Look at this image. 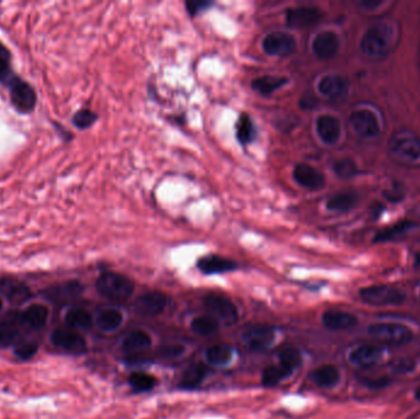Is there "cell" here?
I'll list each match as a JSON object with an SVG mask.
<instances>
[{"label": "cell", "mask_w": 420, "mask_h": 419, "mask_svg": "<svg viewBox=\"0 0 420 419\" xmlns=\"http://www.w3.org/2000/svg\"><path fill=\"white\" fill-rule=\"evenodd\" d=\"M38 352V344L32 339H22L14 345V354L22 360L31 359Z\"/></svg>", "instance_id": "60d3db41"}, {"label": "cell", "mask_w": 420, "mask_h": 419, "mask_svg": "<svg viewBox=\"0 0 420 419\" xmlns=\"http://www.w3.org/2000/svg\"><path fill=\"white\" fill-rule=\"evenodd\" d=\"M67 327L79 332L80 330H89L94 323L90 312L83 307H72L64 316Z\"/></svg>", "instance_id": "f1b7e54d"}, {"label": "cell", "mask_w": 420, "mask_h": 419, "mask_svg": "<svg viewBox=\"0 0 420 419\" xmlns=\"http://www.w3.org/2000/svg\"><path fill=\"white\" fill-rule=\"evenodd\" d=\"M351 128L359 137L371 139L381 133L378 114L369 108H359L351 114Z\"/></svg>", "instance_id": "52a82bcc"}, {"label": "cell", "mask_w": 420, "mask_h": 419, "mask_svg": "<svg viewBox=\"0 0 420 419\" xmlns=\"http://www.w3.org/2000/svg\"><path fill=\"white\" fill-rule=\"evenodd\" d=\"M311 380L322 388H333L341 382V373L335 366H322L311 373Z\"/></svg>", "instance_id": "d4e9b609"}, {"label": "cell", "mask_w": 420, "mask_h": 419, "mask_svg": "<svg viewBox=\"0 0 420 419\" xmlns=\"http://www.w3.org/2000/svg\"><path fill=\"white\" fill-rule=\"evenodd\" d=\"M22 325L19 316L8 317L6 320L0 321V347H9V345H15L17 342H20L22 330L19 327Z\"/></svg>", "instance_id": "cb8c5ba5"}, {"label": "cell", "mask_w": 420, "mask_h": 419, "mask_svg": "<svg viewBox=\"0 0 420 419\" xmlns=\"http://www.w3.org/2000/svg\"><path fill=\"white\" fill-rule=\"evenodd\" d=\"M169 298L161 291H149L139 296L134 302V311L139 316H158L165 310Z\"/></svg>", "instance_id": "4fadbf2b"}, {"label": "cell", "mask_w": 420, "mask_h": 419, "mask_svg": "<svg viewBox=\"0 0 420 419\" xmlns=\"http://www.w3.org/2000/svg\"><path fill=\"white\" fill-rule=\"evenodd\" d=\"M322 17L324 12L317 6H296L287 11V24L290 27L305 28L319 24Z\"/></svg>", "instance_id": "5bb4252c"}, {"label": "cell", "mask_w": 420, "mask_h": 419, "mask_svg": "<svg viewBox=\"0 0 420 419\" xmlns=\"http://www.w3.org/2000/svg\"><path fill=\"white\" fill-rule=\"evenodd\" d=\"M293 371L289 370L287 368L277 364V366H267L266 369L262 373V384L263 386L274 387L282 384L284 380H287L293 375Z\"/></svg>", "instance_id": "836d02e7"}, {"label": "cell", "mask_w": 420, "mask_h": 419, "mask_svg": "<svg viewBox=\"0 0 420 419\" xmlns=\"http://www.w3.org/2000/svg\"><path fill=\"white\" fill-rule=\"evenodd\" d=\"M17 76L11 69V54L3 43L0 42V83L10 86Z\"/></svg>", "instance_id": "74e56055"}, {"label": "cell", "mask_w": 420, "mask_h": 419, "mask_svg": "<svg viewBox=\"0 0 420 419\" xmlns=\"http://www.w3.org/2000/svg\"><path fill=\"white\" fill-rule=\"evenodd\" d=\"M51 342L59 350L69 354H81L86 350V341L78 331L70 328H57L51 334Z\"/></svg>", "instance_id": "9c48e42d"}, {"label": "cell", "mask_w": 420, "mask_h": 419, "mask_svg": "<svg viewBox=\"0 0 420 419\" xmlns=\"http://www.w3.org/2000/svg\"><path fill=\"white\" fill-rule=\"evenodd\" d=\"M293 176L303 189L317 191L325 186V175L309 164H298L294 169Z\"/></svg>", "instance_id": "ac0fdd59"}, {"label": "cell", "mask_w": 420, "mask_h": 419, "mask_svg": "<svg viewBox=\"0 0 420 419\" xmlns=\"http://www.w3.org/2000/svg\"><path fill=\"white\" fill-rule=\"evenodd\" d=\"M84 291V285L78 280H68L58 284L51 285L42 291L47 300L57 305H67L78 299Z\"/></svg>", "instance_id": "8fae6325"}, {"label": "cell", "mask_w": 420, "mask_h": 419, "mask_svg": "<svg viewBox=\"0 0 420 419\" xmlns=\"http://www.w3.org/2000/svg\"><path fill=\"white\" fill-rule=\"evenodd\" d=\"M415 398H417V401H419L420 402V386L417 387V390H415L414 393Z\"/></svg>", "instance_id": "bcb514c9"}, {"label": "cell", "mask_w": 420, "mask_h": 419, "mask_svg": "<svg viewBox=\"0 0 420 419\" xmlns=\"http://www.w3.org/2000/svg\"><path fill=\"white\" fill-rule=\"evenodd\" d=\"M360 298L364 302L373 307H397L405 301V293L392 285H371L362 288Z\"/></svg>", "instance_id": "5b68a950"}, {"label": "cell", "mask_w": 420, "mask_h": 419, "mask_svg": "<svg viewBox=\"0 0 420 419\" xmlns=\"http://www.w3.org/2000/svg\"><path fill=\"white\" fill-rule=\"evenodd\" d=\"M415 225H417V224H415L414 221H398V223H396L394 225L389 226V228H386V229H383V230L378 231V234L375 235L373 241H394V240H397L399 237H405L408 231H410L413 228H415Z\"/></svg>", "instance_id": "1f68e13d"}, {"label": "cell", "mask_w": 420, "mask_h": 419, "mask_svg": "<svg viewBox=\"0 0 420 419\" xmlns=\"http://www.w3.org/2000/svg\"><path fill=\"white\" fill-rule=\"evenodd\" d=\"M186 6L190 15L196 17L199 12H202L207 8H209L210 3H208V1H187Z\"/></svg>", "instance_id": "ee69618b"}, {"label": "cell", "mask_w": 420, "mask_h": 419, "mask_svg": "<svg viewBox=\"0 0 420 419\" xmlns=\"http://www.w3.org/2000/svg\"><path fill=\"white\" fill-rule=\"evenodd\" d=\"M332 169L335 175L342 180H351V178H355L359 173L357 162H354L351 157H342L333 164Z\"/></svg>", "instance_id": "ab89813d"}, {"label": "cell", "mask_w": 420, "mask_h": 419, "mask_svg": "<svg viewBox=\"0 0 420 419\" xmlns=\"http://www.w3.org/2000/svg\"><path fill=\"white\" fill-rule=\"evenodd\" d=\"M322 323L330 331H346L357 326L358 318L351 312L327 310L322 315Z\"/></svg>", "instance_id": "44dd1931"}, {"label": "cell", "mask_w": 420, "mask_h": 419, "mask_svg": "<svg viewBox=\"0 0 420 419\" xmlns=\"http://www.w3.org/2000/svg\"><path fill=\"white\" fill-rule=\"evenodd\" d=\"M317 89L322 96L337 101V100H343L346 96V94L349 92V83L344 76L330 74L324 76L319 81Z\"/></svg>", "instance_id": "e0dca14e"}, {"label": "cell", "mask_w": 420, "mask_h": 419, "mask_svg": "<svg viewBox=\"0 0 420 419\" xmlns=\"http://www.w3.org/2000/svg\"><path fill=\"white\" fill-rule=\"evenodd\" d=\"M159 353L161 357L167 359H175L185 353V347L181 344H166L160 347Z\"/></svg>", "instance_id": "7bdbcfd3"}, {"label": "cell", "mask_w": 420, "mask_h": 419, "mask_svg": "<svg viewBox=\"0 0 420 419\" xmlns=\"http://www.w3.org/2000/svg\"><path fill=\"white\" fill-rule=\"evenodd\" d=\"M417 264H420V255H418V257H417Z\"/></svg>", "instance_id": "c3c4849f"}, {"label": "cell", "mask_w": 420, "mask_h": 419, "mask_svg": "<svg viewBox=\"0 0 420 419\" xmlns=\"http://www.w3.org/2000/svg\"><path fill=\"white\" fill-rule=\"evenodd\" d=\"M236 137L242 146L252 143L255 138V127L249 114L242 113L236 124Z\"/></svg>", "instance_id": "d590c367"}, {"label": "cell", "mask_w": 420, "mask_h": 419, "mask_svg": "<svg viewBox=\"0 0 420 419\" xmlns=\"http://www.w3.org/2000/svg\"><path fill=\"white\" fill-rule=\"evenodd\" d=\"M359 194L357 192H351V191H346V192H339L335 194L330 197L326 207L330 212L335 213H346L349 210H354L359 203Z\"/></svg>", "instance_id": "484cf974"}, {"label": "cell", "mask_w": 420, "mask_h": 419, "mask_svg": "<svg viewBox=\"0 0 420 419\" xmlns=\"http://www.w3.org/2000/svg\"><path fill=\"white\" fill-rule=\"evenodd\" d=\"M95 323L103 332H113L122 326L123 314L117 309H105L97 314Z\"/></svg>", "instance_id": "4dcf8cb0"}, {"label": "cell", "mask_w": 420, "mask_h": 419, "mask_svg": "<svg viewBox=\"0 0 420 419\" xmlns=\"http://www.w3.org/2000/svg\"><path fill=\"white\" fill-rule=\"evenodd\" d=\"M198 268L204 274H223L237 268V264L230 258L209 255L198 261Z\"/></svg>", "instance_id": "7402d4cb"}, {"label": "cell", "mask_w": 420, "mask_h": 419, "mask_svg": "<svg viewBox=\"0 0 420 419\" xmlns=\"http://www.w3.org/2000/svg\"><path fill=\"white\" fill-rule=\"evenodd\" d=\"M367 332L378 343L391 347H401L410 343L413 332L405 325L396 323H376L367 327Z\"/></svg>", "instance_id": "277c9868"}, {"label": "cell", "mask_w": 420, "mask_h": 419, "mask_svg": "<svg viewBox=\"0 0 420 419\" xmlns=\"http://www.w3.org/2000/svg\"><path fill=\"white\" fill-rule=\"evenodd\" d=\"M385 350L381 347L373 345V344H364L353 350L349 354V361L353 366L359 368H373L383 363L385 359Z\"/></svg>", "instance_id": "9a60e30c"}, {"label": "cell", "mask_w": 420, "mask_h": 419, "mask_svg": "<svg viewBox=\"0 0 420 419\" xmlns=\"http://www.w3.org/2000/svg\"><path fill=\"white\" fill-rule=\"evenodd\" d=\"M129 385L134 393H148L158 385V380H156V377L150 374L135 371V373H132L129 377Z\"/></svg>", "instance_id": "8d00e7d4"}, {"label": "cell", "mask_w": 420, "mask_h": 419, "mask_svg": "<svg viewBox=\"0 0 420 419\" xmlns=\"http://www.w3.org/2000/svg\"><path fill=\"white\" fill-rule=\"evenodd\" d=\"M341 47V38L335 31H322L316 35L312 42L314 55L322 60H330L337 55Z\"/></svg>", "instance_id": "2e32d148"}, {"label": "cell", "mask_w": 420, "mask_h": 419, "mask_svg": "<svg viewBox=\"0 0 420 419\" xmlns=\"http://www.w3.org/2000/svg\"><path fill=\"white\" fill-rule=\"evenodd\" d=\"M234 357V348L230 344H214L208 348L205 352V359L210 366H229Z\"/></svg>", "instance_id": "83f0119b"}, {"label": "cell", "mask_w": 420, "mask_h": 419, "mask_svg": "<svg viewBox=\"0 0 420 419\" xmlns=\"http://www.w3.org/2000/svg\"><path fill=\"white\" fill-rule=\"evenodd\" d=\"M316 132L325 144L335 146L341 139V121L332 114H322L316 121Z\"/></svg>", "instance_id": "d6986e66"}, {"label": "cell", "mask_w": 420, "mask_h": 419, "mask_svg": "<svg viewBox=\"0 0 420 419\" xmlns=\"http://www.w3.org/2000/svg\"><path fill=\"white\" fill-rule=\"evenodd\" d=\"M1 309H3V298L0 296V310H1Z\"/></svg>", "instance_id": "7dc6e473"}, {"label": "cell", "mask_w": 420, "mask_h": 419, "mask_svg": "<svg viewBox=\"0 0 420 419\" xmlns=\"http://www.w3.org/2000/svg\"><path fill=\"white\" fill-rule=\"evenodd\" d=\"M389 154L405 167H420V138L408 129H399L389 140Z\"/></svg>", "instance_id": "7a4b0ae2"}, {"label": "cell", "mask_w": 420, "mask_h": 419, "mask_svg": "<svg viewBox=\"0 0 420 419\" xmlns=\"http://www.w3.org/2000/svg\"><path fill=\"white\" fill-rule=\"evenodd\" d=\"M0 296H4L11 304L22 305L31 298V291L20 280L3 278L0 280Z\"/></svg>", "instance_id": "ffe728a7"}, {"label": "cell", "mask_w": 420, "mask_h": 419, "mask_svg": "<svg viewBox=\"0 0 420 419\" xmlns=\"http://www.w3.org/2000/svg\"><path fill=\"white\" fill-rule=\"evenodd\" d=\"M9 89H10L11 103L16 108V111L26 114L35 110L37 97L30 84H27L26 81L22 80L17 76L15 80L11 83Z\"/></svg>", "instance_id": "30bf717a"}, {"label": "cell", "mask_w": 420, "mask_h": 419, "mask_svg": "<svg viewBox=\"0 0 420 419\" xmlns=\"http://www.w3.org/2000/svg\"><path fill=\"white\" fill-rule=\"evenodd\" d=\"M380 4H381V1H364V3H362V6L369 8V9H371V8H376V6H380Z\"/></svg>", "instance_id": "f6af8a7d"}, {"label": "cell", "mask_w": 420, "mask_h": 419, "mask_svg": "<svg viewBox=\"0 0 420 419\" xmlns=\"http://www.w3.org/2000/svg\"><path fill=\"white\" fill-rule=\"evenodd\" d=\"M241 339L250 350H266L274 343L276 331L266 325H253L245 328V331L241 334Z\"/></svg>", "instance_id": "7c38bea8"}, {"label": "cell", "mask_w": 420, "mask_h": 419, "mask_svg": "<svg viewBox=\"0 0 420 419\" xmlns=\"http://www.w3.org/2000/svg\"><path fill=\"white\" fill-rule=\"evenodd\" d=\"M401 41L398 22L392 19L378 20L367 28L360 41V49L371 60H383L397 49Z\"/></svg>", "instance_id": "6da1fadb"}, {"label": "cell", "mask_w": 420, "mask_h": 419, "mask_svg": "<svg viewBox=\"0 0 420 419\" xmlns=\"http://www.w3.org/2000/svg\"><path fill=\"white\" fill-rule=\"evenodd\" d=\"M203 305L207 309L210 316L214 317L219 323L234 325L239 318L237 307L226 296L219 294H208L203 299Z\"/></svg>", "instance_id": "8992f818"}, {"label": "cell", "mask_w": 420, "mask_h": 419, "mask_svg": "<svg viewBox=\"0 0 420 419\" xmlns=\"http://www.w3.org/2000/svg\"><path fill=\"white\" fill-rule=\"evenodd\" d=\"M287 83L289 79L287 76H264L255 78V80L251 83V86L255 92L261 94L263 96H269L283 86L287 85Z\"/></svg>", "instance_id": "f546056e"}, {"label": "cell", "mask_w": 420, "mask_h": 419, "mask_svg": "<svg viewBox=\"0 0 420 419\" xmlns=\"http://www.w3.org/2000/svg\"><path fill=\"white\" fill-rule=\"evenodd\" d=\"M220 328V323L210 316V315H204V316H198L193 318L191 323V330L198 336H213L217 334Z\"/></svg>", "instance_id": "e575fe53"}, {"label": "cell", "mask_w": 420, "mask_h": 419, "mask_svg": "<svg viewBox=\"0 0 420 419\" xmlns=\"http://www.w3.org/2000/svg\"><path fill=\"white\" fill-rule=\"evenodd\" d=\"M96 289L108 300L126 301L133 294L134 283L123 274L106 272L96 280Z\"/></svg>", "instance_id": "3957f363"}, {"label": "cell", "mask_w": 420, "mask_h": 419, "mask_svg": "<svg viewBox=\"0 0 420 419\" xmlns=\"http://www.w3.org/2000/svg\"><path fill=\"white\" fill-rule=\"evenodd\" d=\"M22 326L38 331L46 326L48 318V307L43 304H32L17 315Z\"/></svg>", "instance_id": "603a6c76"}, {"label": "cell", "mask_w": 420, "mask_h": 419, "mask_svg": "<svg viewBox=\"0 0 420 419\" xmlns=\"http://www.w3.org/2000/svg\"><path fill=\"white\" fill-rule=\"evenodd\" d=\"M153 343V339L149 334L144 331H134L123 339L122 350L124 353H134L140 350H148Z\"/></svg>", "instance_id": "d6a6232c"}, {"label": "cell", "mask_w": 420, "mask_h": 419, "mask_svg": "<svg viewBox=\"0 0 420 419\" xmlns=\"http://www.w3.org/2000/svg\"><path fill=\"white\" fill-rule=\"evenodd\" d=\"M96 121H97V114L87 108L80 110L73 117V124L79 129L89 128L95 123Z\"/></svg>", "instance_id": "b9f144b4"}, {"label": "cell", "mask_w": 420, "mask_h": 419, "mask_svg": "<svg viewBox=\"0 0 420 419\" xmlns=\"http://www.w3.org/2000/svg\"><path fill=\"white\" fill-rule=\"evenodd\" d=\"M298 43L292 33L274 31L262 41V49L268 55L287 57L296 51Z\"/></svg>", "instance_id": "ba28073f"}, {"label": "cell", "mask_w": 420, "mask_h": 419, "mask_svg": "<svg viewBox=\"0 0 420 419\" xmlns=\"http://www.w3.org/2000/svg\"><path fill=\"white\" fill-rule=\"evenodd\" d=\"M279 364L290 371L298 370L303 366V355L294 347H287L279 352Z\"/></svg>", "instance_id": "f35d334b"}, {"label": "cell", "mask_w": 420, "mask_h": 419, "mask_svg": "<svg viewBox=\"0 0 420 419\" xmlns=\"http://www.w3.org/2000/svg\"><path fill=\"white\" fill-rule=\"evenodd\" d=\"M208 374H209V369L202 363L188 366L185 373L182 374L180 387L185 390H194L202 385L205 377H208Z\"/></svg>", "instance_id": "4316f807"}]
</instances>
